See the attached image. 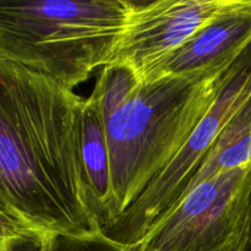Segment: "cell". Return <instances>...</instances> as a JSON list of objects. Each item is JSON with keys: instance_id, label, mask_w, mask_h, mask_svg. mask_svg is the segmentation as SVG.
<instances>
[{"instance_id": "cell-6", "label": "cell", "mask_w": 251, "mask_h": 251, "mask_svg": "<svg viewBox=\"0 0 251 251\" xmlns=\"http://www.w3.org/2000/svg\"><path fill=\"white\" fill-rule=\"evenodd\" d=\"M232 0H156L132 2L107 65L131 69L139 80L185 44Z\"/></svg>"}, {"instance_id": "cell-7", "label": "cell", "mask_w": 251, "mask_h": 251, "mask_svg": "<svg viewBox=\"0 0 251 251\" xmlns=\"http://www.w3.org/2000/svg\"><path fill=\"white\" fill-rule=\"evenodd\" d=\"M251 43V0H232L210 24L167 56L142 82L227 70Z\"/></svg>"}, {"instance_id": "cell-2", "label": "cell", "mask_w": 251, "mask_h": 251, "mask_svg": "<svg viewBox=\"0 0 251 251\" xmlns=\"http://www.w3.org/2000/svg\"><path fill=\"white\" fill-rule=\"evenodd\" d=\"M225 71L141 82L131 100L108 119L118 217L183 150L215 102Z\"/></svg>"}, {"instance_id": "cell-3", "label": "cell", "mask_w": 251, "mask_h": 251, "mask_svg": "<svg viewBox=\"0 0 251 251\" xmlns=\"http://www.w3.org/2000/svg\"><path fill=\"white\" fill-rule=\"evenodd\" d=\"M126 0H0V56L74 90L109 63Z\"/></svg>"}, {"instance_id": "cell-5", "label": "cell", "mask_w": 251, "mask_h": 251, "mask_svg": "<svg viewBox=\"0 0 251 251\" xmlns=\"http://www.w3.org/2000/svg\"><path fill=\"white\" fill-rule=\"evenodd\" d=\"M251 95V43L225 71L215 102L173 161L146 186L114 225L108 239L130 249L181 199L221 132Z\"/></svg>"}, {"instance_id": "cell-12", "label": "cell", "mask_w": 251, "mask_h": 251, "mask_svg": "<svg viewBox=\"0 0 251 251\" xmlns=\"http://www.w3.org/2000/svg\"><path fill=\"white\" fill-rule=\"evenodd\" d=\"M44 237L39 233H31L0 245V251H39Z\"/></svg>"}, {"instance_id": "cell-9", "label": "cell", "mask_w": 251, "mask_h": 251, "mask_svg": "<svg viewBox=\"0 0 251 251\" xmlns=\"http://www.w3.org/2000/svg\"><path fill=\"white\" fill-rule=\"evenodd\" d=\"M140 85L141 81L131 69L122 65L103 66L91 96L97 100L105 122L131 100Z\"/></svg>"}, {"instance_id": "cell-8", "label": "cell", "mask_w": 251, "mask_h": 251, "mask_svg": "<svg viewBox=\"0 0 251 251\" xmlns=\"http://www.w3.org/2000/svg\"><path fill=\"white\" fill-rule=\"evenodd\" d=\"M80 152L88 205L103 232L114 225L118 213L113 196L107 122L91 95L83 100L81 112Z\"/></svg>"}, {"instance_id": "cell-4", "label": "cell", "mask_w": 251, "mask_h": 251, "mask_svg": "<svg viewBox=\"0 0 251 251\" xmlns=\"http://www.w3.org/2000/svg\"><path fill=\"white\" fill-rule=\"evenodd\" d=\"M251 164L199 183L162 215L130 251H248Z\"/></svg>"}, {"instance_id": "cell-1", "label": "cell", "mask_w": 251, "mask_h": 251, "mask_svg": "<svg viewBox=\"0 0 251 251\" xmlns=\"http://www.w3.org/2000/svg\"><path fill=\"white\" fill-rule=\"evenodd\" d=\"M83 100L0 56V211L43 235L102 232L80 152Z\"/></svg>"}, {"instance_id": "cell-13", "label": "cell", "mask_w": 251, "mask_h": 251, "mask_svg": "<svg viewBox=\"0 0 251 251\" xmlns=\"http://www.w3.org/2000/svg\"><path fill=\"white\" fill-rule=\"evenodd\" d=\"M248 251H251V235H250V244H249V249H248Z\"/></svg>"}, {"instance_id": "cell-11", "label": "cell", "mask_w": 251, "mask_h": 251, "mask_svg": "<svg viewBox=\"0 0 251 251\" xmlns=\"http://www.w3.org/2000/svg\"><path fill=\"white\" fill-rule=\"evenodd\" d=\"M31 233L38 232L31 229L22 222L5 215L4 212L0 211V245H4L11 240L16 239V238L31 234Z\"/></svg>"}, {"instance_id": "cell-10", "label": "cell", "mask_w": 251, "mask_h": 251, "mask_svg": "<svg viewBox=\"0 0 251 251\" xmlns=\"http://www.w3.org/2000/svg\"><path fill=\"white\" fill-rule=\"evenodd\" d=\"M39 251H130L108 239L103 232L93 234H49Z\"/></svg>"}]
</instances>
